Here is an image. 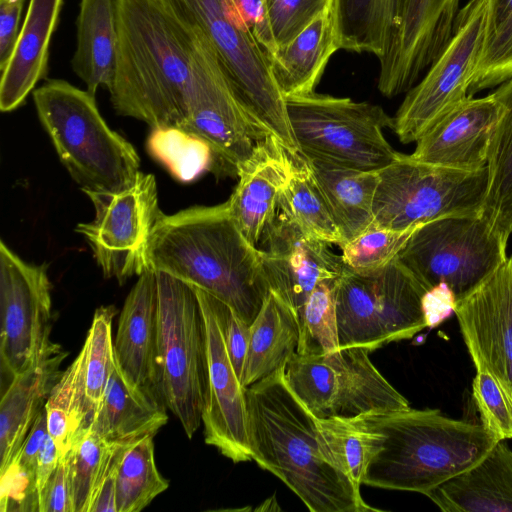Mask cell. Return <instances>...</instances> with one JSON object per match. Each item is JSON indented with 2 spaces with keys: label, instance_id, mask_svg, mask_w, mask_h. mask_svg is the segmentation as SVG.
<instances>
[{
  "label": "cell",
  "instance_id": "cell-27",
  "mask_svg": "<svg viewBox=\"0 0 512 512\" xmlns=\"http://www.w3.org/2000/svg\"><path fill=\"white\" fill-rule=\"evenodd\" d=\"M168 421L156 396L131 385L114 362L103 400L89 429L109 444H129L154 436Z\"/></svg>",
  "mask_w": 512,
  "mask_h": 512
},
{
  "label": "cell",
  "instance_id": "cell-29",
  "mask_svg": "<svg viewBox=\"0 0 512 512\" xmlns=\"http://www.w3.org/2000/svg\"><path fill=\"white\" fill-rule=\"evenodd\" d=\"M76 30L73 72L91 94L100 87L109 91L116 67L117 0H80Z\"/></svg>",
  "mask_w": 512,
  "mask_h": 512
},
{
  "label": "cell",
  "instance_id": "cell-9",
  "mask_svg": "<svg viewBox=\"0 0 512 512\" xmlns=\"http://www.w3.org/2000/svg\"><path fill=\"white\" fill-rule=\"evenodd\" d=\"M427 290L398 257L374 273L347 268L335 290L339 347L373 352L413 338L427 328L422 311Z\"/></svg>",
  "mask_w": 512,
  "mask_h": 512
},
{
  "label": "cell",
  "instance_id": "cell-11",
  "mask_svg": "<svg viewBox=\"0 0 512 512\" xmlns=\"http://www.w3.org/2000/svg\"><path fill=\"white\" fill-rule=\"evenodd\" d=\"M370 353L361 347L296 353L285 368L287 383L319 419L409 409L408 400L378 371Z\"/></svg>",
  "mask_w": 512,
  "mask_h": 512
},
{
  "label": "cell",
  "instance_id": "cell-14",
  "mask_svg": "<svg viewBox=\"0 0 512 512\" xmlns=\"http://www.w3.org/2000/svg\"><path fill=\"white\" fill-rule=\"evenodd\" d=\"M488 0H469L448 45L425 77L406 94L391 129L404 144L416 142L469 95L484 45Z\"/></svg>",
  "mask_w": 512,
  "mask_h": 512
},
{
  "label": "cell",
  "instance_id": "cell-39",
  "mask_svg": "<svg viewBox=\"0 0 512 512\" xmlns=\"http://www.w3.org/2000/svg\"><path fill=\"white\" fill-rule=\"evenodd\" d=\"M114 446L88 428L65 454L72 512H90L106 475Z\"/></svg>",
  "mask_w": 512,
  "mask_h": 512
},
{
  "label": "cell",
  "instance_id": "cell-46",
  "mask_svg": "<svg viewBox=\"0 0 512 512\" xmlns=\"http://www.w3.org/2000/svg\"><path fill=\"white\" fill-rule=\"evenodd\" d=\"M211 299L222 329L230 361L240 380L248 352L250 325L243 321L228 304L212 294Z\"/></svg>",
  "mask_w": 512,
  "mask_h": 512
},
{
  "label": "cell",
  "instance_id": "cell-12",
  "mask_svg": "<svg viewBox=\"0 0 512 512\" xmlns=\"http://www.w3.org/2000/svg\"><path fill=\"white\" fill-rule=\"evenodd\" d=\"M195 31L187 110L178 128L208 144L215 161L213 171L228 166L236 173L237 166L271 132L237 95L206 35Z\"/></svg>",
  "mask_w": 512,
  "mask_h": 512
},
{
  "label": "cell",
  "instance_id": "cell-26",
  "mask_svg": "<svg viewBox=\"0 0 512 512\" xmlns=\"http://www.w3.org/2000/svg\"><path fill=\"white\" fill-rule=\"evenodd\" d=\"M426 496L444 512H512V450L498 441L478 464Z\"/></svg>",
  "mask_w": 512,
  "mask_h": 512
},
{
  "label": "cell",
  "instance_id": "cell-22",
  "mask_svg": "<svg viewBox=\"0 0 512 512\" xmlns=\"http://www.w3.org/2000/svg\"><path fill=\"white\" fill-rule=\"evenodd\" d=\"M294 155L271 134L236 168L238 183L227 203L237 227L255 247L277 215L280 193L294 168Z\"/></svg>",
  "mask_w": 512,
  "mask_h": 512
},
{
  "label": "cell",
  "instance_id": "cell-45",
  "mask_svg": "<svg viewBox=\"0 0 512 512\" xmlns=\"http://www.w3.org/2000/svg\"><path fill=\"white\" fill-rule=\"evenodd\" d=\"M332 3L333 0H264L276 49L290 43Z\"/></svg>",
  "mask_w": 512,
  "mask_h": 512
},
{
  "label": "cell",
  "instance_id": "cell-44",
  "mask_svg": "<svg viewBox=\"0 0 512 512\" xmlns=\"http://www.w3.org/2000/svg\"><path fill=\"white\" fill-rule=\"evenodd\" d=\"M472 397L485 429L498 441L512 439V400L484 367L476 368Z\"/></svg>",
  "mask_w": 512,
  "mask_h": 512
},
{
  "label": "cell",
  "instance_id": "cell-20",
  "mask_svg": "<svg viewBox=\"0 0 512 512\" xmlns=\"http://www.w3.org/2000/svg\"><path fill=\"white\" fill-rule=\"evenodd\" d=\"M460 0H407L397 37L379 59L378 89L386 97L408 92L441 55L454 33Z\"/></svg>",
  "mask_w": 512,
  "mask_h": 512
},
{
  "label": "cell",
  "instance_id": "cell-17",
  "mask_svg": "<svg viewBox=\"0 0 512 512\" xmlns=\"http://www.w3.org/2000/svg\"><path fill=\"white\" fill-rule=\"evenodd\" d=\"M192 287L205 327L207 378L202 413L205 442L234 463L250 461L246 388L230 361L211 294Z\"/></svg>",
  "mask_w": 512,
  "mask_h": 512
},
{
  "label": "cell",
  "instance_id": "cell-32",
  "mask_svg": "<svg viewBox=\"0 0 512 512\" xmlns=\"http://www.w3.org/2000/svg\"><path fill=\"white\" fill-rule=\"evenodd\" d=\"M305 159L328 202L344 243L368 230L373 222L378 171H362L322 160Z\"/></svg>",
  "mask_w": 512,
  "mask_h": 512
},
{
  "label": "cell",
  "instance_id": "cell-24",
  "mask_svg": "<svg viewBox=\"0 0 512 512\" xmlns=\"http://www.w3.org/2000/svg\"><path fill=\"white\" fill-rule=\"evenodd\" d=\"M64 0H30L15 49L1 71L0 110L24 104L36 84L47 78L49 48Z\"/></svg>",
  "mask_w": 512,
  "mask_h": 512
},
{
  "label": "cell",
  "instance_id": "cell-48",
  "mask_svg": "<svg viewBox=\"0 0 512 512\" xmlns=\"http://www.w3.org/2000/svg\"><path fill=\"white\" fill-rule=\"evenodd\" d=\"M25 0H0V70L9 61L20 33Z\"/></svg>",
  "mask_w": 512,
  "mask_h": 512
},
{
  "label": "cell",
  "instance_id": "cell-16",
  "mask_svg": "<svg viewBox=\"0 0 512 512\" xmlns=\"http://www.w3.org/2000/svg\"><path fill=\"white\" fill-rule=\"evenodd\" d=\"M47 265L30 264L0 241V367L9 383L53 344Z\"/></svg>",
  "mask_w": 512,
  "mask_h": 512
},
{
  "label": "cell",
  "instance_id": "cell-36",
  "mask_svg": "<svg viewBox=\"0 0 512 512\" xmlns=\"http://www.w3.org/2000/svg\"><path fill=\"white\" fill-rule=\"evenodd\" d=\"M47 431L64 456L90 426L93 411L84 381V352L61 373L44 404Z\"/></svg>",
  "mask_w": 512,
  "mask_h": 512
},
{
  "label": "cell",
  "instance_id": "cell-19",
  "mask_svg": "<svg viewBox=\"0 0 512 512\" xmlns=\"http://www.w3.org/2000/svg\"><path fill=\"white\" fill-rule=\"evenodd\" d=\"M260 244L263 272L270 291L298 316L319 283L338 279L347 269L342 256L330 249L331 244L307 236L278 213Z\"/></svg>",
  "mask_w": 512,
  "mask_h": 512
},
{
  "label": "cell",
  "instance_id": "cell-18",
  "mask_svg": "<svg viewBox=\"0 0 512 512\" xmlns=\"http://www.w3.org/2000/svg\"><path fill=\"white\" fill-rule=\"evenodd\" d=\"M454 313L475 368H486L512 400V255L456 299Z\"/></svg>",
  "mask_w": 512,
  "mask_h": 512
},
{
  "label": "cell",
  "instance_id": "cell-31",
  "mask_svg": "<svg viewBox=\"0 0 512 512\" xmlns=\"http://www.w3.org/2000/svg\"><path fill=\"white\" fill-rule=\"evenodd\" d=\"M406 3L407 0H333L339 49L384 57L397 37Z\"/></svg>",
  "mask_w": 512,
  "mask_h": 512
},
{
  "label": "cell",
  "instance_id": "cell-43",
  "mask_svg": "<svg viewBox=\"0 0 512 512\" xmlns=\"http://www.w3.org/2000/svg\"><path fill=\"white\" fill-rule=\"evenodd\" d=\"M422 225L406 229L370 228L341 246L342 259L351 271L361 274L377 272L398 257Z\"/></svg>",
  "mask_w": 512,
  "mask_h": 512
},
{
  "label": "cell",
  "instance_id": "cell-47",
  "mask_svg": "<svg viewBox=\"0 0 512 512\" xmlns=\"http://www.w3.org/2000/svg\"><path fill=\"white\" fill-rule=\"evenodd\" d=\"M38 512H72L66 455L62 456L45 486Z\"/></svg>",
  "mask_w": 512,
  "mask_h": 512
},
{
  "label": "cell",
  "instance_id": "cell-7",
  "mask_svg": "<svg viewBox=\"0 0 512 512\" xmlns=\"http://www.w3.org/2000/svg\"><path fill=\"white\" fill-rule=\"evenodd\" d=\"M157 280V391L188 438L202 424L207 362L205 327L194 288L167 273Z\"/></svg>",
  "mask_w": 512,
  "mask_h": 512
},
{
  "label": "cell",
  "instance_id": "cell-5",
  "mask_svg": "<svg viewBox=\"0 0 512 512\" xmlns=\"http://www.w3.org/2000/svg\"><path fill=\"white\" fill-rule=\"evenodd\" d=\"M32 95L61 163L83 192H117L136 181L138 153L107 125L95 95L61 79L46 80Z\"/></svg>",
  "mask_w": 512,
  "mask_h": 512
},
{
  "label": "cell",
  "instance_id": "cell-42",
  "mask_svg": "<svg viewBox=\"0 0 512 512\" xmlns=\"http://www.w3.org/2000/svg\"><path fill=\"white\" fill-rule=\"evenodd\" d=\"M338 279L319 283L307 298L299 315L301 330L297 354L340 349L335 301Z\"/></svg>",
  "mask_w": 512,
  "mask_h": 512
},
{
  "label": "cell",
  "instance_id": "cell-28",
  "mask_svg": "<svg viewBox=\"0 0 512 512\" xmlns=\"http://www.w3.org/2000/svg\"><path fill=\"white\" fill-rule=\"evenodd\" d=\"M337 50L332 3L290 43L267 56L273 79L284 98L315 92Z\"/></svg>",
  "mask_w": 512,
  "mask_h": 512
},
{
  "label": "cell",
  "instance_id": "cell-10",
  "mask_svg": "<svg viewBox=\"0 0 512 512\" xmlns=\"http://www.w3.org/2000/svg\"><path fill=\"white\" fill-rule=\"evenodd\" d=\"M378 177L370 228L406 229L443 217L482 215L487 166L458 170L400 153Z\"/></svg>",
  "mask_w": 512,
  "mask_h": 512
},
{
  "label": "cell",
  "instance_id": "cell-2",
  "mask_svg": "<svg viewBox=\"0 0 512 512\" xmlns=\"http://www.w3.org/2000/svg\"><path fill=\"white\" fill-rule=\"evenodd\" d=\"M148 267L228 304L247 324L270 292L262 253L234 222L227 201L161 214L147 251Z\"/></svg>",
  "mask_w": 512,
  "mask_h": 512
},
{
  "label": "cell",
  "instance_id": "cell-23",
  "mask_svg": "<svg viewBox=\"0 0 512 512\" xmlns=\"http://www.w3.org/2000/svg\"><path fill=\"white\" fill-rule=\"evenodd\" d=\"M156 353L157 280L156 272L149 267L138 276L123 304L114 356L131 385L159 398Z\"/></svg>",
  "mask_w": 512,
  "mask_h": 512
},
{
  "label": "cell",
  "instance_id": "cell-50",
  "mask_svg": "<svg viewBox=\"0 0 512 512\" xmlns=\"http://www.w3.org/2000/svg\"><path fill=\"white\" fill-rule=\"evenodd\" d=\"M251 33L266 55H272L276 45L265 14L264 0H233Z\"/></svg>",
  "mask_w": 512,
  "mask_h": 512
},
{
  "label": "cell",
  "instance_id": "cell-49",
  "mask_svg": "<svg viewBox=\"0 0 512 512\" xmlns=\"http://www.w3.org/2000/svg\"><path fill=\"white\" fill-rule=\"evenodd\" d=\"M456 295L445 283H439L428 289L422 297V311L426 327L434 329L447 320L456 304Z\"/></svg>",
  "mask_w": 512,
  "mask_h": 512
},
{
  "label": "cell",
  "instance_id": "cell-33",
  "mask_svg": "<svg viewBox=\"0 0 512 512\" xmlns=\"http://www.w3.org/2000/svg\"><path fill=\"white\" fill-rule=\"evenodd\" d=\"M493 94L503 113L489 146L488 187L482 216L508 244L512 234V76Z\"/></svg>",
  "mask_w": 512,
  "mask_h": 512
},
{
  "label": "cell",
  "instance_id": "cell-21",
  "mask_svg": "<svg viewBox=\"0 0 512 512\" xmlns=\"http://www.w3.org/2000/svg\"><path fill=\"white\" fill-rule=\"evenodd\" d=\"M502 113L493 93L481 98L468 96L416 141L409 156L435 166L480 170L487 166L491 138Z\"/></svg>",
  "mask_w": 512,
  "mask_h": 512
},
{
  "label": "cell",
  "instance_id": "cell-15",
  "mask_svg": "<svg viewBox=\"0 0 512 512\" xmlns=\"http://www.w3.org/2000/svg\"><path fill=\"white\" fill-rule=\"evenodd\" d=\"M84 193L93 203L95 216L91 222L78 224L75 231L86 239L103 275L120 284L141 275L149 268V243L163 213L154 175L141 172L121 191Z\"/></svg>",
  "mask_w": 512,
  "mask_h": 512
},
{
  "label": "cell",
  "instance_id": "cell-38",
  "mask_svg": "<svg viewBox=\"0 0 512 512\" xmlns=\"http://www.w3.org/2000/svg\"><path fill=\"white\" fill-rule=\"evenodd\" d=\"M512 76V0H488L482 54L469 96L500 85Z\"/></svg>",
  "mask_w": 512,
  "mask_h": 512
},
{
  "label": "cell",
  "instance_id": "cell-30",
  "mask_svg": "<svg viewBox=\"0 0 512 512\" xmlns=\"http://www.w3.org/2000/svg\"><path fill=\"white\" fill-rule=\"evenodd\" d=\"M297 312L270 291L250 324L248 352L240 379L243 387L286 368L300 341Z\"/></svg>",
  "mask_w": 512,
  "mask_h": 512
},
{
  "label": "cell",
  "instance_id": "cell-4",
  "mask_svg": "<svg viewBox=\"0 0 512 512\" xmlns=\"http://www.w3.org/2000/svg\"><path fill=\"white\" fill-rule=\"evenodd\" d=\"M383 434L362 484L425 496L478 464L498 440L482 424L456 420L439 409L361 415Z\"/></svg>",
  "mask_w": 512,
  "mask_h": 512
},
{
  "label": "cell",
  "instance_id": "cell-52",
  "mask_svg": "<svg viewBox=\"0 0 512 512\" xmlns=\"http://www.w3.org/2000/svg\"><path fill=\"white\" fill-rule=\"evenodd\" d=\"M62 454L49 434L46 435L37 457L35 472V487L38 497V507L41 495L51 475L57 468Z\"/></svg>",
  "mask_w": 512,
  "mask_h": 512
},
{
  "label": "cell",
  "instance_id": "cell-35",
  "mask_svg": "<svg viewBox=\"0 0 512 512\" xmlns=\"http://www.w3.org/2000/svg\"><path fill=\"white\" fill-rule=\"evenodd\" d=\"M318 437L327 460L358 486L381 448L383 434L355 417L317 418Z\"/></svg>",
  "mask_w": 512,
  "mask_h": 512
},
{
  "label": "cell",
  "instance_id": "cell-40",
  "mask_svg": "<svg viewBox=\"0 0 512 512\" xmlns=\"http://www.w3.org/2000/svg\"><path fill=\"white\" fill-rule=\"evenodd\" d=\"M148 149L181 181L214 170V156L208 144L176 127L152 129Z\"/></svg>",
  "mask_w": 512,
  "mask_h": 512
},
{
  "label": "cell",
  "instance_id": "cell-41",
  "mask_svg": "<svg viewBox=\"0 0 512 512\" xmlns=\"http://www.w3.org/2000/svg\"><path fill=\"white\" fill-rule=\"evenodd\" d=\"M115 313L116 309L111 305L101 306L95 311L82 347L84 352L85 392L93 416L101 405L114 367L112 320Z\"/></svg>",
  "mask_w": 512,
  "mask_h": 512
},
{
  "label": "cell",
  "instance_id": "cell-51",
  "mask_svg": "<svg viewBox=\"0 0 512 512\" xmlns=\"http://www.w3.org/2000/svg\"><path fill=\"white\" fill-rule=\"evenodd\" d=\"M47 434L46 412L43 407L34 420L22 446L16 452L12 460L16 461L22 468L35 475L38 453Z\"/></svg>",
  "mask_w": 512,
  "mask_h": 512
},
{
  "label": "cell",
  "instance_id": "cell-3",
  "mask_svg": "<svg viewBox=\"0 0 512 512\" xmlns=\"http://www.w3.org/2000/svg\"><path fill=\"white\" fill-rule=\"evenodd\" d=\"M251 458L311 512L379 511L321 448L317 418L287 383L285 368L245 389Z\"/></svg>",
  "mask_w": 512,
  "mask_h": 512
},
{
  "label": "cell",
  "instance_id": "cell-37",
  "mask_svg": "<svg viewBox=\"0 0 512 512\" xmlns=\"http://www.w3.org/2000/svg\"><path fill=\"white\" fill-rule=\"evenodd\" d=\"M153 437L129 443L122 454L116 474L117 512H139L169 487L156 467Z\"/></svg>",
  "mask_w": 512,
  "mask_h": 512
},
{
  "label": "cell",
  "instance_id": "cell-8",
  "mask_svg": "<svg viewBox=\"0 0 512 512\" xmlns=\"http://www.w3.org/2000/svg\"><path fill=\"white\" fill-rule=\"evenodd\" d=\"M285 103L305 158L379 171L400 155L383 134L393 118L379 105L316 92L286 97Z\"/></svg>",
  "mask_w": 512,
  "mask_h": 512
},
{
  "label": "cell",
  "instance_id": "cell-13",
  "mask_svg": "<svg viewBox=\"0 0 512 512\" xmlns=\"http://www.w3.org/2000/svg\"><path fill=\"white\" fill-rule=\"evenodd\" d=\"M506 249L482 215L451 216L419 227L398 259L427 289L445 283L458 299L506 261Z\"/></svg>",
  "mask_w": 512,
  "mask_h": 512
},
{
  "label": "cell",
  "instance_id": "cell-6",
  "mask_svg": "<svg viewBox=\"0 0 512 512\" xmlns=\"http://www.w3.org/2000/svg\"><path fill=\"white\" fill-rule=\"evenodd\" d=\"M162 1L183 23L206 35L240 99L292 154H299L285 98L273 79L267 55L234 1Z\"/></svg>",
  "mask_w": 512,
  "mask_h": 512
},
{
  "label": "cell",
  "instance_id": "cell-25",
  "mask_svg": "<svg viewBox=\"0 0 512 512\" xmlns=\"http://www.w3.org/2000/svg\"><path fill=\"white\" fill-rule=\"evenodd\" d=\"M67 353L53 343L36 364L15 376L2 392L0 401V472L26 439L34 420L44 407L61 373Z\"/></svg>",
  "mask_w": 512,
  "mask_h": 512
},
{
  "label": "cell",
  "instance_id": "cell-34",
  "mask_svg": "<svg viewBox=\"0 0 512 512\" xmlns=\"http://www.w3.org/2000/svg\"><path fill=\"white\" fill-rule=\"evenodd\" d=\"M277 213L293 222L307 236L329 244H344L328 202L301 154L294 155V168L280 193Z\"/></svg>",
  "mask_w": 512,
  "mask_h": 512
},
{
  "label": "cell",
  "instance_id": "cell-1",
  "mask_svg": "<svg viewBox=\"0 0 512 512\" xmlns=\"http://www.w3.org/2000/svg\"><path fill=\"white\" fill-rule=\"evenodd\" d=\"M117 32L113 109L151 129L178 128L187 110L195 29L162 0H117Z\"/></svg>",
  "mask_w": 512,
  "mask_h": 512
}]
</instances>
